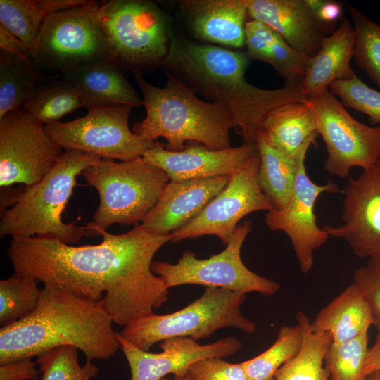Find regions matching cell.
Here are the masks:
<instances>
[{
    "label": "cell",
    "mask_w": 380,
    "mask_h": 380,
    "mask_svg": "<svg viewBox=\"0 0 380 380\" xmlns=\"http://www.w3.org/2000/svg\"><path fill=\"white\" fill-rule=\"evenodd\" d=\"M163 87L150 84L139 72H133L142 94L146 117L135 122L132 132L148 141L167 140L169 151L183 150L186 144L198 143L213 149L231 147L234 118L224 106L203 101L169 72Z\"/></svg>",
    "instance_id": "4"
},
{
    "label": "cell",
    "mask_w": 380,
    "mask_h": 380,
    "mask_svg": "<svg viewBox=\"0 0 380 380\" xmlns=\"http://www.w3.org/2000/svg\"><path fill=\"white\" fill-rule=\"evenodd\" d=\"M34 277L18 272L0 281V325H9L30 315L39 303L42 289Z\"/></svg>",
    "instance_id": "33"
},
{
    "label": "cell",
    "mask_w": 380,
    "mask_h": 380,
    "mask_svg": "<svg viewBox=\"0 0 380 380\" xmlns=\"http://www.w3.org/2000/svg\"><path fill=\"white\" fill-rule=\"evenodd\" d=\"M246 54L249 60L270 65L285 84L299 86L310 58L292 48L273 29L256 20H248L245 29Z\"/></svg>",
    "instance_id": "26"
},
{
    "label": "cell",
    "mask_w": 380,
    "mask_h": 380,
    "mask_svg": "<svg viewBox=\"0 0 380 380\" xmlns=\"http://www.w3.org/2000/svg\"><path fill=\"white\" fill-rule=\"evenodd\" d=\"M355 30L353 58L380 91V25L348 5Z\"/></svg>",
    "instance_id": "34"
},
{
    "label": "cell",
    "mask_w": 380,
    "mask_h": 380,
    "mask_svg": "<svg viewBox=\"0 0 380 380\" xmlns=\"http://www.w3.org/2000/svg\"><path fill=\"white\" fill-rule=\"evenodd\" d=\"M249 62L240 50L198 43L174 32L161 68L194 94L226 108L243 143L255 144L270 110L286 103L303 101L305 97L299 86L285 84L281 88L265 89L251 84L245 77Z\"/></svg>",
    "instance_id": "2"
},
{
    "label": "cell",
    "mask_w": 380,
    "mask_h": 380,
    "mask_svg": "<svg viewBox=\"0 0 380 380\" xmlns=\"http://www.w3.org/2000/svg\"><path fill=\"white\" fill-rule=\"evenodd\" d=\"M49 76L35 62L0 50V118L22 108L35 85Z\"/></svg>",
    "instance_id": "30"
},
{
    "label": "cell",
    "mask_w": 380,
    "mask_h": 380,
    "mask_svg": "<svg viewBox=\"0 0 380 380\" xmlns=\"http://www.w3.org/2000/svg\"><path fill=\"white\" fill-rule=\"evenodd\" d=\"M365 372L367 376L372 372H380V334H377L374 343L368 348Z\"/></svg>",
    "instance_id": "44"
},
{
    "label": "cell",
    "mask_w": 380,
    "mask_h": 380,
    "mask_svg": "<svg viewBox=\"0 0 380 380\" xmlns=\"http://www.w3.org/2000/svg\"><path fill=\"white\" fill-rule=\"evenodd\" d=\"M96 245L73 246L52 235L12 239L7 255L14 272L35 277L44 287L65 291L97 303L113 322L126 327L154 313L169 288L151 270L152 260L171 234H159L141 224L115 234L90 222Z\"/></svg>",
    "instance_id": "1"
},
{
    "label": "cell",
    "mask_w": 380,
    "mask_h": 380,
    "mask_svg": "<svg viewBox=\"0 0 380 380\" xmlns=\"http://www.w3.org/2000/svg\"><path fill=\"white\" fill-rule=\"evenodd\" d=\"M63 148L44 125L30 118L22 108L0 118V186H31L56 165Z\"/></svg>",
    "instance_id": "13"
},
{
    "label": "cell",
    "mask_w": 380,
    "mask_h": 380,
    "mask_svg": "<svg viewBox=\"0 0 380 380\" xmlns=\"http://www.w3.org/2000/svg\"><path fill=\"white\" fill-rule=\"evenodd\" d=\"M319 20L326 27L334 25L342 15L341 5L335 1L305 0Z\"/></svg>",
    "instance_id": "41"
},
{
    "label": "cell",
    "mask_w": 380,
    "mask_h": 380,
    "mask_svg": "<svg viewBox=\"0 0 380 380\" xmlns=\"http://www.w3.org/2000/svg\"><path fill=\"white\" fill-rule=\"evenodd\" d=\"M95 14L110 58L124 70L143 75L161 68L174 31L171 15L158 3L97 1Z\"/></svg>",
    "instance_id": "6"
},
{
    "label": "cell",
    "mask_w": 380,
    "mask_h": 380,
    "mask_svg": "<svg viewBox=\"0 0 380 380\" xmlns=\"http://www.w3.org/2000/svg\"><path fill=\"white\" fill-rule=\"evenodd\" d=\"M251 229L250 220L238 225L226 248L208 258L199 259L194 252L185 251L177 263L156 261L151 270L169 289L198 284L244 293L273 295L279 289V284L252 272L241 260V248Z\"/></svg>",
    "instance_id": "9"
},
{
    "label": "cell",
    "mask_w": 380,
    "mask_h": 380,
    "mask_svg": "<svg viewBox=\"0 0 380 380\" xmlns=\"http://www.w3.org/2000/svg\"><path fill=\"white\" fill-rule=\"evenodd\" d=\"M97 1L49 14L41 28L35 62L61 75L96 61L110 58L106 37L96 20Z\"/></svg>",
    "instance_id": "10"
},
{
    "label": "cell",
    "mask_w": 380,
    "mask_h": 380,
    "mask_svg": "<svg viewBox=\"0 0 380 380\" xmlns=\"http://www.w3.org/2000/svg\"><path fill=\"white\" fill-rule=\"evenodd\" d=\"M35 362L42 373L41 380H90L99 373L93 362L80 365L77 348L72 346L50 350L37 357Z\"/></svg>",
    "instance_id": "36"
},
{
    "label": "cell",
    "mask_w": 380,
    "mask_h": 380,
    "mask_svg": "<svg viewBox=\"0 0 380 380\" xmlns=\"http://www.w3.org/2000/svg\"><path fill=\"white\" fill-rule=\"evenodd\" d=\"M27 380H39V377H36V378H33V379H27Z\"/></svg>",
    "instance_id": "47"
},
{
    "label": "cell",
    "mask_w": 380,
    "mask_h": 380,
    "mask_svg": "<svg viewBox=\"0 0 380 380\" xmlns=\"http://www.w3.org/2000/svg\"><path fill=\"white\" fill-rule=\"evenodd\" d=\"M365 380H380V372H374L369 374Z\"/></svg>",
    "instance_id": "46"
},
{
    "label": "cell",
    "mask_w": 380,
    "mask_h": 380,
    "mask_svg": "<svg viewBox=\"0 0 380 380\" xmlns=\"http://www.w3.org/2000/svg\"><path fill=\"white\" fill-rule=\"evenodd\" d=\"M52 13L49 0H1L0 25L27 45L35 61L41 28Z\"/></svg>",
    "instance_id": "31"
},
{
    "label": "cell",
    "mask_w": 380,
    "mask_h": 380,
    "mask_svg": "<svg viewBox=\"0 0 380 380\" xmlns=\"http://www.w3.org/2000/svg\"><path fill=\"white\" fill-rule=\"evenodd\" d=\"M37 363L30 358L0 365V380H27L39 376Z\"/></svg>",
    "instance_id": "40"
},
{
    "label": "cell",
    "mask_w": 380,
    "mask_h": 380,
    "mask_svg": "<svg viewBox=\"0 0 380 380\" xmlns=\"http://www.w3.org/2000/svg\"><path fill=\"white\" fill-rule=\"evenodd\" d=\"M159 380H194V379L188 372V374L184 376H175L173 379H168L166 377H163Z\"/></svg>",
    "instance_id": "45"
},
{
    "label": "cell",
    "mask_w": 380,
    "mask_h": 380,
    "mask_svg": "<svg viewBox=\"0 0 380 380\" xmlns=\"http://www.w3.org/2000/svg\"><path fill=\"white\" fill-rule=\"evenodd\" d=\"M82 175L99 196V204L90 223L105 230L114 224H140L170 181L165 171L142 157L119 163L101 159Z\"/></svg>",
    "instance_id": "7"
},
{
    "label": "cell",
    "mask_w": 380,
    "mask_h": 380,
    "mask_svg": "<svg viewBox=\"0 0 380 380\" xmlns=\"http://www.w3.org/2000/svg\"><path fill=\"white\" fill-rule=\"evenodd\" d=\"M296 318L303 330L301 348L294 357L277 371L274 380H329L324 357L332 343L331 335L312 332L310 321L303 312H299Z\"/></svg>",
    "instance_id": "29"
},
{
    "label": "cell",
    "mask_w": 380,
    "mask_h": 380,
    "mask_svg": "<svg viewBox=\"0 0 380 380\" xmlns=\"http://www.w3.org/2000/svg\"><path fill=\"white\" fill-rule=\"evenodd\" d=\"M344 222L339 227L324 226L329 236L344 239L361 258L380 255V160L356 179L349 177L343 188Z\"/></svg>",
    "instance_id": "16"
},
{
    "label": "cell",
    "mask_w": 380,
    "mask_h": 380,
    "mask_svg": "<svg viewBox=\"0 0 380 380\" xmlns=\"http://www.w3.org/2000/svg\"><path fill=\"white\" fill-rule=\"evenodd\" d=\"M188 372L194 380H249L241 364L222 357H209L191 365Z\"/></svg>",
    "instance_id": "39"
},
{
    "label": "cell",
    "mask_w": 380,
    "mask_h": 380,
    "mask_svg": "<svg viewBox=\"0 0 380 380\" xmlns=\"http://www.w3.org/2000/svg\"><path fill=\"white\" fill-rule=\"evenodd\" d=\"M255 144L260 156L258 174L259 186L274 209H281L295 185L298 160L270 144L259 131Z\"/></svg>",
    "instance_id": "27"
},
{
    "label": "cell",
    "mask_w": 380,
    "mask_h": 380,
    "mask_svg": "<svg viewBox=\"0 0 380 380\" xmlns=\"http://www.w3.org/2000/svg\"><path fill=\"white\" fill-rule=\"evenodd\" d=\"M120 348L129 364L131 380H159L169 374L184 376L191 365L209 357H227L241 348L240 340L227 336L220 340L200 345L191 338H167L160 343V353H151L134 346L124 339L118 332Z\"/></svg>",
    "instance_id": "17"
},
{
    "label": "cell",
    "mask_w": 380,
    "mask_h": 380,
    "mask_svg": "<svg viewBox=\"0 0 380 380\" xmlns=\"http://www.w3.org/2000/svg\"><path fill=\"white\" fill-rule=\"evenodd\" d=\"M324 141L327 156L324 170L345 179L350 170L367 169L380 160V125H367L355 119L329 89L306 97Z\"/></svg>",
    "instance_id": "11"
},
{
    "label": "cell",
    "mask_w": 380,
    "mask_h": 380,
    "mask_svg": "<svg viewBox=\"0 0 380 380\" xmlns=\"http://www.w3.org/2000/svg\"><path fill=\"white\" fill-rule=\"evenodd\" d=\"M256 144L213 150L203 144L191 143L179 151H169L156 141L142 158L169 176L171 181L205 179L231 175L244 165L257 151Z\"/></svg>",
    "instance_id": "18"
},
{
    "label": "cell",
    "mask_w": 380,
    "mask_h": 380,
    "mask_svg": "<svg viewBox=\"0 0 380 380\" xmlns=\"http://www.w3.org/2000/svg\"><path fill=\"white\" fill-rule=\"evenodd\" d=\"M0 50L26 61L35 62L27 45L1 25H0Z\"/></svg>",
    "instance_id": "42"
},
{
    "label": "cell",
    "mask_w": 380,
    "mask_h": 380,
    "mask_svg": "<svg viewBox=\"0 0 380 380\" xmlns=\"http://www.w3.org/2000/svg\"><path fill=\"white\" fill-rule=\"evenodd\" d=\"M353 283L367 299L374 319V326L380 334V255L368 259L365 266L357 268Z\"/></svg>",
    "instance_id": "38"
},
{
    "label": "cell",
    "mask_w": 380,
    "mask_h": 380,
    "mask_svg": "<svg viewBox=\"0 0 380 380\" xmlns=\"http://www.w3.org/2000/svg\"><path fill=\"white\" fill-rule=\"evenodd\" d=\"M229 175L170 181L141 225L159 234H170L196 217L227 185Z\"/></svg>",
    "instance_id": "20"
},
{
    "label": "cell",
    "mask_w": 380,
    "mask_h": 380,
    "mask_svg": "<svg viewBox=\"0 0 380 380\" xmlns=\"http://www.w3.org/2000/svg\"><path fill=\"white\" fill-rule=\"evenodd\" d=\"M374 319L362 291L353 282L324 307L310 322L314 333H329L339 344L367 334Z\"/></svg>",
    "instance_id": "24"
},
{
    "label": "cell",
    "mask_w": 380,
    "mask_h": 380,
    "mask_svg": "<svg viewBox=\"0 0 380 380\" xmlns=\"http://www.w3.org/2000/svg\"><path fill=\"white\" fill-rule=\"evenodd\" d=\"M132 110L127 106L91 109L83 117L65 122H52L44 127L65 151L80 150L101 159L128 161L142 157L156 143L130 129Z\"/></svg>",
    "instance_id": "12"
},
{
    "label": "cell",
    "mask_w": 380,
    "mask_h": 380,
    "mask_svg": "<svg viewBox=\"0 0 380 380\" xmlns=\"http://www.w3.org/2000/svg\"><path fill=\"white\" fill-rule=\"evenodd\" d=\"M81 107L83 104L72 85L61 75L54 74L35 85L22 109L30 118L46 125Z\"/></svg>",
    "instance_id": "28"
},
{
    "label": "cell",
    "mask_w": 380,
    "mask_h": 380,
    "mask_svg": "<svg viewBox=\"0 0 380 380\" xmlns=\"http://www.w3.org/2000/svg\"><path fill=\"white\" fill-rule=\"evenodd\" d=\"M174 3L190 39L234 50L245 46L248 0H179Z\"/></svg>",
    "instance_id": "19"
},
{
    "label": "cell",
    "mask_w": 380,
    "mask_h": 380,
    "mask_svg": "<svg viewBox=\"0 0 380 380\" xmlns=\"http://www.w3.org/2000/svg\"><path fill=\"white\" fill-rule=\"evenodd\" d=\"M113 319L94 303L44 287L35 310L0 329V365L39 357L63 346L82 351L88 362L108 360L120 348Z\"/></svg>",
    "instance_id": "3"
},
{
    "label": "cell",
    "mask_w": 380,
    "mask_h": 380,
    "mask_svg": "<svg viewBox=\"0 0 380 380\" xmlns=\"http://www.w3.org/2000/svg\"><path fill=\"white\" fill-rule=\"evenodd\" d=\"M368 348L367 334L342 343H331L324 357L329 380H365Z\"/></svg>",
    "instance_id": "35"
},
{
    "label": "cell",
    "mask_w": 380,
    "mask_h": 380,
    "mask_svg": "<svg viewBox=\"0 0 380 380\" xmlns=\"http://www.w3.org/2000/svg\"><path fill=\"white\" fill-rule=\"evenodd\" d=\"M353 25L342 20L335 31L322 39L318 53L308 60L300 89L306 98L321 93L336 80H348L355 73L350 66L355 42Z\"/></svg>",
    "instance_id": "23"
},
{
    "label": "cell",
    "mask_w": 380,
    "mask_h": 380,
    "mask_svg": "<svg viewBox=\"0 0 380 380\" xmlns=\"http://www.w3.org/2000/svg\"><path fill=\"white\" fill-rule=\"evenodd\" d=\"M260 132L270 144L295 159L304 148L317 146L316 139L319 135L316 120L305 100L286 103L270 110Z\"/></svg>",
    "instance_id": "25"
},
{
    "label": "cell",
    "mask_w": 380,
    "mask_h": 380,
    "mask_svg": "<svg viewBox=\"0 0 380 380\" xmlns=\"http://www.w3.org/2000/svg\"><path fill=\"white\" fill-rule=\"evenodd\" d=\"M101 158L80 150H66L42 180L27 186L18 201L1 214V237L26 239L52 235L65 244L91 235L85 227L64 223L62 213L77 184V177Z\"/></svg>",
    "instance_id": "5"
},
{
    "label": "cell",
    "mask_w": 380,
    "mask_h": 380,
    "mask_svg": "<svg viewBox=\"0 0 380 380\" xmlns=\"http://www.w3.org/2000/svg\"><path fill=\"white\" fill-rule=\"evenodd\" d=\"M303 338L302 326H282L274 343L265 351L241 362L249 380H274L277 371L299 352Z\"/></svg>",
    "instance_id": "32"
},
{
    "label": "cell",
    "mask_w": 380,
    "mask_h": 380,
    "mask_svg": "<svg viewBox=\"0 0 380 380\" xmlns=\"http://www.w3.org/2000/svg\"><path fill=\"white\" fill-rule=\"evenodd\" d=\"M127 72L110 58L67 70L61 75L88 110L99 108L139 107L142 99L132 87Z\"/></svg>",
    "instance_id": "22"
},
{
    "label": "cell",
    "mask_w": 380,
    "mask_h": 380,
    "mask_svg": "<svg viewBox=\"0 0 380 380\" xmlns=\"http://www.w3.org/2000/svg\"><path fill=\"white\" fill-rule=\"evenodd\" d=\"M10 186L1 188V214L9 208V206L18 201L27 187L24 184H20V186L15 188H10Z\"/></svg>",
    "instance_id": "43"
},
{
    "label": "cell",
    "mask_w": 380,
    "mask_h": 380,
    "mask_svg": "<svg viewBox=\"0 0 380 380\" xmlns=\"http://www.w3.org/2000/svg\"><path fill=\"white\" fill-rule=\"evenodd\" d=\"M260 163L257 150L244 165L229 175L225 187L196 217L170 234L171 241L213 235L227 246L244 216L255 211L273 210L272 204L258 184Z\"/></svg>",
    "instance_id": "14"
},
{
    "label": "cell",
    "mask_w": 380,
    "mask_h": 380,
    "mask_svg": "<svg viewBox=\"0 0 380 380\" xmlns=\"http://www.w3.org/2000/svg\"><path fill=\"white\" fill-rule=\"evenodd\" d=\"M246 293L217 287H205L203 294L176 312L144 316L118 332L124 339L145 351L156 343L175 337L196 341L209 338L217 330L234 328L252 334L253 322L246 318L241 307Z\"/></svg>",
    "instance_id": "8"
},
{
    "label": "cell",
    "mask_w": 380,
    "mask_h": 380,
    "mask_svg": "<svg viewBox=\"0 0 380 380\" xmlns=\"http://www.w3.org/2000/svg\"><path fill=\"white\" fill-rule=\"evenodd\" d=\"M309 147L304 148L298 156V168L293 190L279 210L273 209L265 214V222L272 231H282L289 236L298 260L302 272H309L314 264V251L322 246L329 234L317 224L315 205L323 193L340 192L336 183L329 180L318 185L308 176L305 160Z\"/></svg>",
    "instance_id": "15"
},
{
    "label": "cell",
    "mask_w": 380,
    "mask_h": 380,
    "mask_svg": "<svg viewBox=\"0 0 380 380\" xmlns=\"http://www.w3.org/2000/svg\"><path fill=\"white\" fill-rule=\"evenodd\" d=\"M248 17L270 27L308 58L318 53L322 39L327 36L328 27L305 0H248Z\"/></svg>",
    "instance_id": "21"
},
{
    "label": "cell",
    "mask_w": 380,
    "mask_h": 380,
    "mask_svg": "<svg viewBox=\"0 0 380 380\" xmlns=\"http://www.w3.org/2000/svg\"><path fill=\"white\" fill-rule=\"evenodd\" d=\"M329 89L343 106L365 114L372 125H380V91L367 85L356 75L348 80L333 82Z\"/></svg>",
    "instance_id": "37"
}]
</instances>
